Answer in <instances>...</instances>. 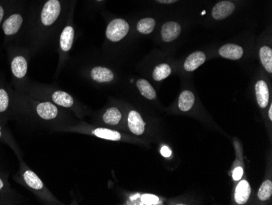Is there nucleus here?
<instances>
[{"instance_id": "a211bd4d", "label": "nucleus", "mask_w": 272, "mask_h": 205, "mask_svg": "<svg viewBox=\"0 0 272 205\" xmlns=\"http://www.w3.org/2000/svg\"><path fill=\"white\" fill-rule=\"evenodd\" d=\"M122 113L116 107H110L104 112L103 116V121L104 123L112 126L119 124L122 121Z\"/></svg>"}, {"instance_id": "c756f323", "label": "nucleus", "mask_w": 272, "mask_h": 205, "mask_svg": "<svg viewBox=\"0 0 272 205\" xmlns=\"http://www.w3.org/2000/svg\"><path fill=\"white\" fill-rule=\"evenodd\" d=\"M3 16H4V10H3V7L0 5V24L2 22Z\"/></svg>"}, {"instance_id": "a878e982", "label": "nucleus", "mask_w": 272, "mask_h": 205, "mask_svg": "<svg viewBox=\"0 0 272 205\" xmlns=\"http://www.w3.org/2000/svg\"><path fill=\"white\" fill-rule=\"evenodd\" d=\"M141 201L144 205H157L159 202V199L153 195H143L141 197Z\"/></svg>"}, {"instance_id": "ddd939ff", "label": "nucleus", "mask_w": 272, "mask_h": 205, "mask_svg": "<svg viewBox=\"0 0 272 205\" xmlns=\"http://www.w3.org/2000/svg\"><path fill=\"white\" fill-rule=\"evenodd\" d=\"M251 188L246 180H243L237 185L235 193V200L238 205H244L249 200Z\"/></svg>"}, {"instance_id": "2f4dec72", "label": "nucleus", "mask_w": 272, "mask_h": 205, "mask_svg": "<svg viewBox=\"0 0 272 205\" xmlns=\"http://www.w3.org/2000/svg\"><path fill=\"white\" fill-rule=\"evenodd\" d=\"M204 13H205V11H203V12H202V15H204Z\"/></svg>"}, {"instance_id": "7c9ffc66", "label": "nucleus", "mask_w": 272, "mask_h": 205, "mask_svg": "<svg viewBox=\"0 0 272 205\" xmlns=\"http://www.w3.org/2000/svg\"><path fill=\"white\" fill-rule=\"evenodd\" d=\"M268 115H269V118H270V120H272V106H270V109H269V113H268Z\"/></svg>"}, {"instance_id": "1a4fd4ad", "label": "nucleus", "mask_w": 272, "mask_h": 205, "mask_svg": "<svg viewBox=\"0 0 272 205\" xmlns=\"http://www.w3.org/2000/svg\"><path fill=\"white\" fill-rule=\"evenodd\" d=\"M51 100L57 106L66 109H73L74 107V99L68 92L57 90L51 94Z\"/></svg>"}, {"instance_id": "473e14b6", "label": "nucleus", "mask_w": 272, "mask_h": 205, "mask_svg": "<svg viewBox=\"0 0 272 205\" xmlns=\"http://www.w3.org/2000/svg\"><path fill=\"white\" fill-rule=\"evenodd\" d=\"M97 1H102V0H97Z\"/></svg>"}, {"instance_id": "7ed1b4c3", "label": "nucleus", "mask_w": 272, "mask_h": 205, "mask_svg": "<svg viewBox=\"0 0 272 205\" xmlns=\"http://www.w3.org/2000/svg\"><path fill=\"white\" fill-rule=\"evenodd\" d=\"M61 3L59 0H49L45 3L41 12V21L45 26H52L61 13Z\"/></svg>"}, {"instance_id": "9d476101", "label": "nucleus", "mask_w": 272, "mask_h": 205, "mask_svg": "<svg viewBox=\"0 0 272 205\" xmlns=\"http://www.w3.org/2000/svg\"><path fill=\"white\" fill-rule=\"evenodd\" d=\"M219 54L224 58L230 60H239L244 54V51L240 46L233 43L223 45L219 49Z\"/></svg>"}, {"instance_id": "423d86ee", "label": "nucleus", "mask_w": 272, "mask_h": 205, "mask_svg": "<svg viewBox=\"0 0 272 205\" xmlns=\"http://www.w3.org/2000/svg\"><path fill=\"white\" fill-rule=\"evenodd\" d=\"M127 124L130 131L137 136H140L145 131V123L137 111H130L127 118Z\"/></svg>"}, {"instance_id": "2eb2a0df", "label": "nucleus", "mask_w": 272, "mask_h": 205, "mask_svg": "<svg viewBox=\"0 0 272 205\" xmlns=\"http://www.w3.org/2000/svg\"><path fill=\"white\" fill-rule=\"evenodd\" d=\"M74 40V30L70 26H66L61 32L60 46L64 52H68L73 45Z\"/></svg>"}, {"instance_id": "f257e3e1", "label": "nucleus", "mask_w": 272, "mask_h": 205, "mask_svg": "<svg viewBox=\"0 0 272 205\" xmlns=\"http://www.w3.org/2000/svg\"><path fill=\"white\" fill-rule=\"evenodd\" d=\"M14 180L41 198L46 199V193L49 194L41 178L26 165L21 158L20 159L19 171L15 175Z\"/></svg>"}, {"instance_id": "4468645a", "label": "nucleus", "mask_w": 272, "mask_h": 205, "mask_svg": "<svg viewBox=\"0 0 272 205\" xmlns=\"http://www.w3.org/2000/svg\"><path fill=\"white\" fill-rule=\"evenodd\" d=\"M91 76L93 81L98 82H108L113 81L114 74L109 69L97 66L92 69Z\"/></svg>"}, {"instance_id": "bb28decb", "label": "nucleus", "mask_w": 272, "mask_h": 205, "mask_svg": "<svg viewBox=\"0 0 272 205\" xmlns=\"http://www.w3.org/2000/svg\"><path fill=\"white\" fill-rule=\"evenodd\" d=\"M242 176H243V169H242L241 167H237L233 171V177L235 181H239V180L241 179Z\"/></svg>"}, {"instance_id": "393cba45", "label": "nucleus", "mask_w": 272, "mask_h": 205, "mask_svg": "<svg viewBox=\"0 0 272 205\" xmlns=\"http://www.w3.org/2000/svg\"><path fill=\"white\" fill-rule=\"evenodd\" d=\"M11 192L9 183L7 181V176L0 172V195H4Z\"/></svg>"}, {"instance_id": "aec40b11", "label": "nucleus", "mask_w": 272, "mask_h": 205, "mask_svg": "<svg viewBox=\"0 0 272 205\" xmlns=\"http://www.w3.org/2000/svg\"><path fill=\"white\" fill-rule=\"evenodd\" d=\"M195 103V97L190 91H183L179 96L178 107L181 111H188L192 109Z\"/></svg>"}, {"instance_id": "412c9836", "label": "nucleus", "mask_w": 272, "mask_h": 205, "mask_svg": "<svg viewBox=\"0 0 272 205\" xmlns=\"http://www.w3.org/2000/svg\"><path fill=\"white\" fill-rule=\"evenodd\" d=\"M261 62L263 63L266 71L272 73V49L268 46L261 47L259 52Z\"/></svg>"}, {"instance_id": "5701e85b", "label": "nucleus", "mask_w": 272, "mask_h": 205, "mask_svg": "<svg viewBox=\"0 0 272 205\" xmlns=\"http://www.w3.org/2000/svg\"><path fill=\"white\" fill-rule=\"evenodd\" d=\"M171 73V68L167 64H160L153 71V77L155 81H161L167 79Z\"/></svg>"}, {"instance_id": "f8f14e48", "label": "nucleus", "mask_w": 272, "mask_h": 205, "mask_svg": "<svg viewBox=\"0 0 272 205\" xmlns=\"http://www.w3.org/2000/svg\"><path fill=\"white\" fill-rule=\"evenodd\" d=\"M205 55L204 52L197 51L188 56V58L186 59L183 67L187 71H193L197 70L199 66H202L205 62Z\"/></svg>"}, {"instance_id": "4be33fe9", "label": "nucleus", "mask_w": 272, "mask_h": 205, "mask_svg": "<svg viewBox=\"0 0 272 205\" xmlns=\"http://www.w3.org/2000/svg\"><path fill=\"white\" fill-rule=\"evenodd\" d=\"M155 26V20L150 18V17H147V18H143L138 21L137 24V31L143 35H148L153 32Z\"/></svg>"}, {"instance_id": "cd10ccee", "label": "nucleus", "mask_w": 272, "mask_h": 205, "mask_svg": "<svg viewBox=\"0 0 272 205\" xmlns=\"http://www.w3.org/2000/svg\"><path fill=\"white\" fill-rule=\"evenodd\" d=\"M161 154L164 157H170L171 156V151L170 150V148H168L167 146H163L162 149H161Z\"/></svg>"}, {"instance_id": "6ab92c4d", "label": "nucleus", "mask_w": 272, "mask_h": 205, "mask_svg": "<svg viewBox=\"0 0 272 205\" xmlns=\"http://www.w3.org/2000/svg\"><path fill=\"white\" fill-rule=\"evenodd\" d=\"M136 86L139 90L141 94L143 95V97H146L147 99H154L156 96H157L155 89L150 84V82L146 81V80H143V79L138 80L136 82Z\"/></svg>"}, {"instance_id": "f03ea898", "label": "nucleus", "mask_w": 272, "mask_h": 205, "mask_svg": "<svg viewBox=\"0 0 272 205\" xmlns=\"http://www.w3.org/2000/svg\"><path fill=\"white\" fill-rule=\"evenodd\" d=\"M129 31V24L123 19H115L108 24L106 37L112 42L122 41Z\"/></svg>"}, {"instance_id": "20e7f679", "label": "nucleus", "mask_w": 272, "mask_h": 205, "mask_svg": "<svg viewBox=\"0 0 272 205\" xmlns=\"http://www.w3.org/2000/svg\"><path fill=\"white\" fill-rule=\"evenodd\" d=\"M11 71L12 76L17 80H23L28 71V62L22 55H16L11 60Z\"/></svg>"}, {"instance_id": "f3484780", "label": "nucleus", "mask_w": 272, "mask_h": 205, "mask_svg": "<svg viewBox=\"0 0 272 205\" xmlns=\"http://www.w3.org/2000/svg\"><path fill=\"white\" fill-rule=\"evenodd\" d=\"M92 133L102 139L109 140V141H120L122 139V135L120 132L114 130L104 128V127H98L92 131Z\"/></svg>"}, {"instance_id": "c85d7f7f", "label": "nucleus", "mask_w": 272, "mask_h": 205, "mask_svg": "<svg viewBox=\"0 0 272 205\" xmlns=\"http://www.w3.org/2000/svg\"><path fill=\"white\" fill-rule=\"evenodd\" d=\"M158 2L161 3H165V4H170V3H174V2H177L178 0H156Z\"/></svg>"}, {"instance_id": "9b49d317", "label": "nucleus", "mask_w": 272, "mask_h": 205, "mask_svg": "<svg viewBox=\"0 0 272 205\" xmlns=\"http://www.w3.org/2000/svg\"><path fill=\"white\" fill-rule=\"evenodd\" d=\"M256 97L261 108H265L269 102V89L265 81H259L255 85Z\"/></svg>"}, {"instance_id": "39448f33", "label": "nucleus", "mask_w": 272, "mask_h": 205, "mask_svg": "<svg viewBox=\"0 0 272 205\" xmlns=\"http://www.w3.org/2000/svg\"><path fill=\"white\" fill-rule=\"evenodd\" d=\"M23 23V17L18 13L11 15L2 23V31L6 36H14L20 31Z\"/></svg>"}, {"instance_id": "b1692460", "label": "nucleus", "mask_w": 272, "mask_h": 205, "mask_svg": "<svg viewBox=\"0 0 272 205\" xmlns=\"http://www.w3.org/2000/svg\"><path fill=\"white\" fill-rule=\"evenodd\" d=\"M272 194V182L269 180H267L263 182L258 191V198L261 201H268L270 198Z\"/></svg>"}, {"instance_id": "6e6552de", "label": "nucleus", "mask_w": 272, "mask_h": 205, "mask_svg": "<svg viewBox=\"0 0 272 205\" xmlns=\"http://www.w3.org/2000/svg\"><path fill=\"white\" fill-rule=\"evenodd\" d=\"M181 33V27L175 21H168L162 26V37L165 42H172L178 38Z\"/></svg>"}, {"instance_id": "0eeeda50", "label": "nucleus", "mask_w": 272, "mask_h": 205, "mask_svg": "<svg viewBox=\"0 0 272 205\" xmlns=\"http://www.w3.org/2000/svg\"><path fill=\"white\" fill-rule=\"evenodd\" d=\"M235 5L230 1H221L212 10V16L215 20H223L233 14Z\"/></svg>"}, {"instance_id": "dca6fc26", "label": "nucleus", "mask_w": 272, "mask_h": 205, "mask_svg": "<svg viewBox=\"0 0 272 205\" xmlns=\"http://www.w3.org/2000/svg\"><path fill=\"white\" fill-rule=\"evenodd\" d=\"M0 142L6 143L13 150L16 155L19 159H21V151L15 142L14 138L12 137L9 130L7 129L5 124L0 123Z\"/></svg>"}]
</instances>
